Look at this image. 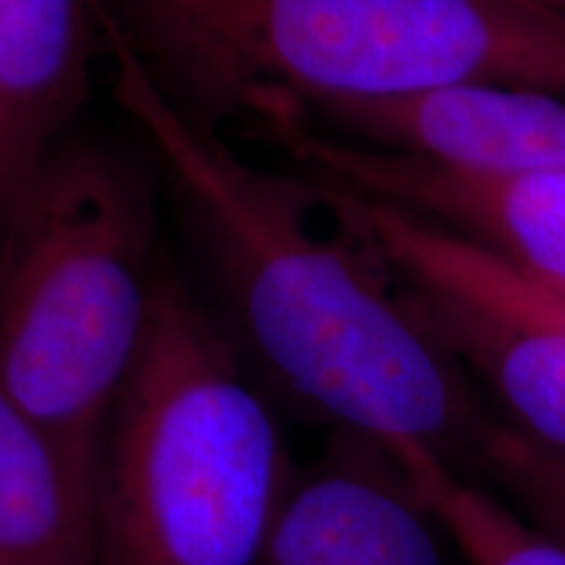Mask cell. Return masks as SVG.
Wrapping results in <instances>:
<instances>
[{
    "label": "cell",
    "mask_w": 565,
    "mask_h": 565,
    "mask_svg": "<svg viewBox=\"0 0 565 565\" xmlns=\"http://www.w3.org/2000/svg\"><path fill=\"white\" fill-rule=\"evenodd\" d=\"M92 6L0 0V242L87 100Z\"/></svg>",
    "instance_id": "obj_9"
},
{
    "label": "cell",
    "mask_w": 565,
    "mask_h": 565,
    "mask_svg": "<svg viewBox=\"0 0 565 565\" xmlns=\"http://www.w3.org/2000/svg\"><path fill=\"white\" fill-rule=\"evenodd\" d=\"M513 270H515V267H513ZM515 273H519L521 280H524L529 296H532V299L540 303L542 309H547L550 315H555L557 320L565 322V291H561V288L547 286V282L529 278V275L521 273V270H515Z\"/></svg>",
    "instance_id": "obj_13"
},
{
    "label": "cell",
    "mask_w": 565,
    "mask_h": 565,
    "mask_svg": "<svg viewBox=\"0 0 565 565\" xmlns=\"http://www.w3.org/2000/svg\"><path fill=\"white\" fill-rule=\"evenodd\" d=\"M150 175L66 137L0 242V391L97 494L113 408L145 343L160 270Z\"/></svg>",
    "instance_id": "obj_3"
},
{
    "label": "cell",
    "mask_w": 565,
    "mask_h": 565,
    "mask_svg": "<svg viewBox=\"0 0 565 565\" xmlns=\"http://www.w3.org/2000/svg\"><path fill=\"white\" fill-rule=\"evenodd\" d=\"M335 137L482 173H565V95L456 87L303 113Z\"/></svg>",
    "instance_id": "obj_8"
},
{
    "label": "cell",
    "mask_w": 565,
    "mask_h": 565,
    "mask_svg": "<svg viewBox=\"0 0 565 565\" xmlns=\"http://www.w3.org/2000/svg\"><path fill=\"white\" fill-rule=\"evenodd\" d=\"M414 490L469 565H565V542L555 540L487 484L456 471L414 443L387 445Z\"/></svg>",
    "instance_id": "obj_11"
},
{
    "label": "cell",
    "mask_w": 565,
    "mask_h": 565,
    "mask_svg": "<svg viewBox=\"0 0 565 565\" xmlns=\"http://www.w3.org/2000/svg\"><path fill=\"white\" fill-rule=\"evenodd\" d=\"M254 124L307 179L440 225L529 278L565 291V173L437 166L341 139L296 110L265 113Z\"/></svg>",
    "instance_id": "obj_6"
},
{
    "label": "cell",
    "mask_w": 565,
    "mask_h": 565,
    "mask_svg": "<svg viewBox=\"0 0 565 565\" xmlns=\"http://www.w3.org/2000/svg\"><path fill=\"white\" fill-rule=\"evenodd\" d=\"M110 92L171 179L259 385L333 429L414 443L466 477L498 414L303 175L246 160L97 9Z\"/></svg>",
    "instance_id": "obj_1"
},
{
    "label": "cell",
    "mask_w": 565,
    "mask_h": 565,
    "mask_svg": "<svg viewBox=\"0 0 565 565\" xmlns=\"http://www.w3.org/2000/svg\"><path fill=\"white\" fill-rule=\"evenodd\" d=\"M542 3H547L550 9H555V11L565 13V0H542Z\"/></svg>",
    "instance_id": "obj_14"
},
{
    "label": "cell",
    "mask_w": 565,
    "mask_h": 565,
    "mask_svg": "<svg viewBox=\"0 0 565 565\" xmlns=\"http://www.w3.org/2000/svg\"><path fill=\"white\" fill-rule=\"evenodd\" d=\"M0 565H97L95 490L3 391Z\"/></svg>",
    "instance_id": "obj_10"
},
{
    "label": "cell",
    "mask_w": 565,
    "mask_h": 565,
    "mask_svg": "<svg viewBox=\"0 0 565 565\" xmlns=\"http://www.w3.org/2000/svg\"><path fill=\"white\" fill-rule=\"evenodd\" d=\"M296 471L221 320L160 263L105 437L97 565H257Z\"/></svg>",
    "instance_id": "obj_2"
},
{
    "label": "cell",
    "mask_w": 565,
    "mask_h": 565,
    "mask_svg": "<svg viewBox=\"0 0 565 565\" xmlns=\"http://www.w3.org/2000/svg\"><path fill=\"white\" fill-rule=\"evenodd\" d=\"M445 542L391 448L333 429L296 471L257 565H445Z\"/></svg>",
    "instance_id": "obj_7"
},
{
    "label": "cell",
    "mask_w": 565,
    "mask_h": 565,
    "mask_svg": "<svg viewBox=\"0 0 565 565\" xmlns=\"http://www.w3.org/2000/svg\"><path fill=\"white\" fill-rule=\"evenodd\" d=\"M154 45L215 105L565 95V13L542 0H152Z\"/></svg>",
    "instance_id": "obj_4"
},
{
    "label": "cell",
    "mask_w": 565,
    "mask_h": 565,
    "mask_svg": "<svg viewBox=\"0 0 565 565\" xmlns=\"http://www.w3.org/2000/svg\"><path fill=\"white\" fill-rule=\"evenodd\" d=\"M479 475L532 524L565 542V454L494 419L479 448Z\"/></svg>",
    "instance_id": "obj_12"
},
{
    "label": "cell",
    "mask_w": 565,
    "mask_h": 565,
    "mask_svg": "<svg viewBox=\"0 0 565 565\" xmlns=\"http://www.w3.org/2000/svg\"><path fill=\"white\" fill-rule=\"evenodd\" d=\"M335 223L377 254L498 419L565 454V322L529 296L521 275L482 246L391 204L312 183Z\"/></svg>",
    "instance_id": "obj_5"
}]
</instances>
